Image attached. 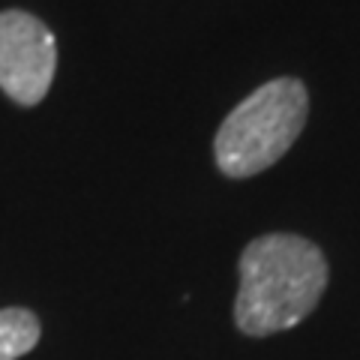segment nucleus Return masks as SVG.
I'll list each match as a JSON object with an SVG mask.
<instances>
[{
	"label": "nucleus",
	"mask_w": 360,
	"mask_h": 360,
	"mask_svg": "<svg viewBox=\"0 0 360 360\" xmlns=\"http://www.w3.org/2000/svg\"><path fill=\"white\" fill-rule=\"evenodd\" d=\"M58 72V42L45 21L25 9L0 13V90L15 105H39Z\"/></svg>",
	"instance_id": "nucleus-3"
},
{
	"label": "nucleus",
	"mask_w": 360,
	"mask_h": 360,
	"mask_svg": "<svg viewBox=\"0 0 360 360\" xmlns=\"http://www.w3.org/2000/svg\"><path fill=\"white\" fill-rule=\"evenodd\" d=\"M39 319L25 307L0 309V360H18L39 342Z\"/></svg>",
	"instance_id": "nucleus-4"
},
{
	"label": "nucleus",
	"mask_w": 360,
	"mask_h": 360,
	"mask_svg": "<svg viewBox=\"0 0 360 360\" xmlns=\"http://www.w3.org/2000/svg\"><path fill=\"white\" fill-rule=\"evenodd\" d=\"M307 115L309 94L297 78H274L255 87L213 139L217 168L231 180L264 172L291 150L307 127Z\"/></svg>",
	"instance_id": "nucleus-2"
},
{
	"label": "nucleus",
	"mask_w": 360,
	"mask_h": 360,
	"mask_svg": "<svg viewBox=\"0 0 360 360\" xmlns=\"http://www.w3.org/2000/svg\"><path fill=\"white\" fill-rule=\"evenodd\" d=\"M328 288V262L300 234H264L240 252L234 321L246 336H270L300 324Z\"/></svg>",
	"instance_id": "nucleus-1"
}]
</instances>
